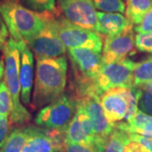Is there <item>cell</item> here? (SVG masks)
Wrapping results in <instances>:
<instances>
[{"mask_svg":"<svg viewBox=\"0 0 152 152\" xmlns=\"http://www.w3.org/2000/svg\"><path fill=\"white\" fill-rule=\"evenodd\" d=\"M64 143L91 145L100 152L105 151L109 141V139H102L95 134L89 116L78 105L75 117L64 132Z\"/></svg>","mask_w":152,"mask_h":152,"instance_id":"cell-7","label":"cell"},{"mask_svg":"<svg viewBox=\"0 0 152 152\" xmlns=\"http://www.w3.org/2000/svg\"><path fill=\"white\" fill-rule=\"evenodd\" d=\"M134 31L137 33L152 32V8L143 17L140 23L134 26Z\"/></svg>","mask_w":152,"mask_h":152,"instance_id":"cell-26","label":"cell"},{"mask_svg":"<svg viewBox=\"0 0 152 152\" xmlns=\"http://www.w3.org/2000/svg\"><path fill=\"white\" fill-rule=\"evenodd\" d=\"M95 8L106 13H124L126 4L123 0H91Z\"/></svg>","mask_w":152,"mask_h":152,"instance_id":"cell-22","label":"cell"},{"mask_svg":"<svg viewBox=\"0 0 152 152\" xmlns=\"http://www.w3.org/2000/svg\"><path fill=\"white\" fill-rule=\"evenodd\" d=\"M11 97L4 80L0 83V117L9 118L11 113Z\"/></svg>","mask_w":152,"mask_h":152,"instance_id":"cell-23","label":"cell"},{"mask_svg":"<svg viewBox=\"0 0 152 152\" xmlns=\"http://www.w3.org/2000/svg\"><path fill=\"white\" fill-rule=\"evenodd\" d=\"M152 81V56L135 63L134 70V86Z\"/></svg>","mask_w":152,"mask_h":152,"instance_id":"cell-20","label":"cell"},{"mask_svg":"<svg viewBox=\"0 0 152 152\" xmlns=\"http://www.w3.org/2000/svg\"><path fill=\"white\" fill-rule=\"evenodd\" d=\"M32 10L37 12H50L57 11L55 0H22Z\"/></svg>","mask_w":152,"mask_h":152,"instance_id":"cell-24","label":"cell"},{"mask_svg":"<svg viewBox=\"0 0 152 152\" xmlns=\"http://www.w3.org/2000/svg\"><path fill=\"white\" fill-rule=\"evenodd\" d=\"M35 126L29 125L15 128L9 134L0 152H22L28 140L31 136Z\"/></svg>","mask_w":152,"mask_h":152,"instance_id":"cell-17","label":"cell"},{"mask_svg":"<svg viewBox=\"0 0 152 152\" xmlns=\"http://www.w3.org/2000/svg\"><path fill=\"white\" fill-rule=\"evenodd\" d=\"M55 13L37 12L19 4L16 0L0 1V15L11 37L16 42L29 40L37 35Z\"/></svg>","mask_w":152,"mask_h":152,"instance_id":"cell-2","label":"cell"},{"mask_svg":"<svg viewBox=\"0 0 152 152\" xmlns=\"http://www.w3.org/2000/svg\"><path fill=\"white\" fill-rule=\"evenodd\" d=\"M135 47L140 52L152 53V32L135 35Z\"/></svg>","mask_w":152,"mask_h":152,"instance_id":"cell-25","label":"cell"},{"mask_svg":"<svg viewBox=\"0 0 152 152\" xmlns=\"http://www.w3.org/2000/svg\"><path fill=\"white\" fill-rule=\"evenodd\" d=\"M138 108L152 117V81L134 86Z\"/></svg>","mask_w":152,"mask_h":152,"instance_id":"cell-19","label":"cell"},{"mask_svg":"<svg viewBox=\"0 0 152 152\" xmlns=\"http://www.w3.org/2000/svg\"><path fill=\"white\" fill-rule=\"evenodd\" d=\"M68 63L64 56L55 58H37L31 107L41 108L53 102L64 91Z\"/></svg>","mask_w":152,"mask_h":152,"instance_id":"cell-1","label":"cell"},{"mask_svg":"<svg viewBox=\"0 0 152 152\" xmlns=\"http://www.w3.org/2000/svg\"><path fill=\"white\" fill-rule=\"evenodd\" d=\"M151 8L152 0H126V18L133 26H137Z\"/></svg>","mask_w":152,"mask_h":152,"instance_id":"cell-18","label":"cell"},{"mask_svg":"<svg viewBox=\"0 0 152 152\" xmlns=\"http://www.w3.org/2000/svg\"><path fill=\"white\" fill-rule=\"evenodd\" d=\"M67 51L75 69L78 84L91 81L97 76L103 64L101 53L85 48L68 49Z\"/></svg>","mask_w":152,"mask_h":152,"instance_id":"cell-9","label":"cell"},{"mask_svg":"<svg viewBox=\"0 0 152 152\" xmlns=\"http://www.w3.org/2000/svg\"><path fill=\"white\" fill-rule=\"evenodd\" d=\"M64 152H100L96 147L82 144L64 143Z\"/></svg>","mask_w":152,"mask_h":152,"instance_id":"cell-27","label":"cell"},{"mask_svg":"<svg viewBox=\"0 0 152 152\" xmlns=\"http://www.w3.org/2000/svg\"><path fill=\"white\" fill-rule=\"evenodd\" d=\"M10 122L9 118L0 117V150L10 134Z\"/></svg>","mask_w":152,"mask_h":152,"instance_id":"cell-29","label":"cell"},{"mask_svg":"<svg viewBox=\"0 0 152 152\" xmlns=\"http://www.w3.org/2000/svg\"><path fill=\"white\" fill-rule=\"evenodd\" d=\"M20 53V80L21 86V102L24 105H30L34 76V57L32 51L25 41L18 42Z\"/></svg>","mask_w":152,"mask_h":152,"instance_id":"cell-14","label":"cell"},{"mask_svg":"<svg viewBox=\"0 0 152 152\" xmlns=\"http://www.w3.org/2000/svg\"><path fill=\"white\" fill-rule=\"evenodd\" d=\"M64 151V133L35 127L22 152H59Z\"/></svg>","mask_w":152,"mask_h":152,"instance_id":"cell-13","label":"cell"},{"mask_svg":"<svg viewBox=\"0 0 152 152\" xmlns=\"http://www.w3.org/2000/svg\"><path fill=\"white\" fill-rule=\"evenodd\" d=\"M124 151L125 152H151L146 147L144 146L140 142L134 141L132 140L129 138V134H128V138L125 141L124 145Z\"/></svg>","mask_w":152,"mask_h":152,"instance_id":"cell-28","label":"cell"},{"mask_svg":"<svg viewBox=\"0 0 152 152\" xmlns=\"http://www.w3.org/2000/svg\"><path fill=\"white\" fill-rule=\"evenodd\" d=\"M77 111V100L68 95H62L53 102L41 109L35 118V123L41 128L64 133Z\"/></svg>","mask_w":152,"mask_h":152,"instance_id":"cell-5","label":"cell"},{"mask_svg":"<svg viewBox=\"0 0 152 152\" xmlns=\"http://www.w3.org/2000/svg\"><path fill=\"white\" fill-rule=\"evenodd\" d=\"M128 134L130 140L140 142L144 146L146 147L150 151L152 152V138H148L145 136L137 134H131V133H128Z\"/></svg>","mask_w":152,"mask_h":152,"instance_id":"cell-30","label":"cell"},{"mask_svg":"<svg viewBox=\"0 0 152 152\" xmlns=\"http://www.w3.org/2000/svg\"><path fill=\"white\" fill-rule=\"evenodd\" d=\"M0 1H5V0H0Z\"/></svg>","mask_w":152,"mask_h":152,"instance_id":"cell-33","label":"cell"},{"mask_svg":"<svg viewBox=\"0 0 152 152\" xmlns=\"http://www.w3.org/2000/svg\"><path fill=\"white\" fill-rule=\"evenodd\" d=\"M77 105L86 111L91 121L95 134L102 139H109L115 129V124L109 122L100 102V97L84 96L76 98Z\"/></svg>","mask_w":152,"mask_h":152,"instance_id":"cell-12","label":"cell"},{"mask_svg":"<svg viewBox=\"0 0 152 152\" xmlns=\"http://www.w3.org/2000/svg\"><path fill=\"white\" fill-rule=\"evenodd\" d=\"M55 14L37 35L29 40L26 44L35 53L36 58H55L64 56L67 48L58 37L53 24Z\"/></svg>","mask_w":152,"mask_h":152,"instance_id":"cell-8","label":"cell"},{"mask_svg":"<svg viewBox=\"0 0 152 152\" xmlns=\"http://www.w3.org/2000/svg\"><path fill=\"white\" fill-rule=\"evenodd\" d=\"M3 52L5 62L4 81L10 95L12 104L10 121L13 124L23 125L31 120V116L21 102V86L20 80V53L18 42L10 37Z\"/></svg>","mask_w":152,"mask_h":152,"instance_id":"cell-4","label":"cell"},{"mask_svg":"<svg viewBox=\"0 0 152 152\" xmlns=\"http://www.w3.org/2000/svg\"><path fill=\"white\" fill-rule=\"evenodd\" d=\"M134 66L135 63L129 58L102 64L94 80L78 84V96L101 97L102 94L113 89L133 88Z\"/></svg>","mask_w":152,"mask_h":152,"instance_id":"cell-3","label":"cell"},{"mask_svg":"<svg viewBox=\"0 0 152 152\" xmlns=\"http://www.w3.org/2000/svg\"><path fill=\"white\" fill-rule=\"evenodd\" d=\"M128 138V133L115 128L109 138V141L104 152H125V141Z\"/></svg>","mask_w":152,"mask_h":152,"instance_id":"cell-21","label":"cell"},{"mask_svg":"<svg viewBox=\"0 0 152 152\" xmlns=\"http://www.w3.org/2000/svg\"><path fill=\"white\" fill-rule=\"evenodd\" d=\"M5 74V62L4 60H0V83L3 81V78Z\"/></svg>","mask_w":152,"mask_h":152,"instance_id":"cell-32","label":"cell"},{"mask_svg":"<svg viewBox=\"0 0 152 152\" xmlns=\"http://www.w3.org/2000/svg\"><path fill=\"white\" fill-rule=\"evenodd\" d=\"M53 24L58 37L64 44L67 50L85 48L102 53L103 49L102 38L96 31L76 26L64 17L57 18L54 16Z\"/></svg>","mask_w":152,"mask_h":152,"instance_id":"cell-6","label":"cell"},{"mask_svg":"<svg viewBox=\"0 0 152 152\" xmlns=\"http://www.w3.org/2000/svg\"><path fill=\"white\" fill-rule=\"evenodd\" d=\"M100 102L107 118L111 124H116L125 120L129 104L118 88L102 94L100 97Z\"/></svg>","mask_w":152,"mask_h":152,"instance_id":"cell-15","label":"cell"},{"mask_svg":"<svg viewBox=\"0 0 152 152\" xmlns=\"http://www.w3.org/2000/svg\"><path fill=\"white\" fill-rule=\"evenodd\" d=\"M9 30L6 26L5 22L0 15V50H3L5 47L6 43L8 42L9 37Z\"/></svg>","mask_w":152,"mask_h":152,"instance_id":"cell-31","label":"cell"},{"mask_svg":"<svg viewBox=\"0 0 152 152\" xmlns=\"http://www.w3.org/2000/svg\"><path fill=\"white\" fill-rule=\"evenodd\" d=\"M59 152H64V151H59Z\"/></svg>","mask_w":152,"mask_h":152,"instance_id":"cell-34","label":"cell"},{"mask_svg":"<svg viewBox=\"0 0 152 152\" xmlns=\"http://www.w3.org/2000/svg\"><path fill=\"white\" fill-rule=\"evenodd\" d=\"M64 15L69 21L96 31L97 12L91 0H58Z\"/></svg>","mask_w":152,"mask_h":152,"instance_id":"cell-10","label":"cell"},{"mask_svg":"<svg viewBox=\"0 0 152 152\" xmlns=\"http://www.w3.org/2000/svg\"><path fill=\"white\" fill-rule=\"evenodd\" d=\"M97 29L100 35L113 36L124 32L133 27L130 21L120 13L97 12Z\"/></svg>","mask_w":152,"mask_h":152,"instance_id":"cell-16","label":"cell"},{"mask_svg":"<svg viewBox=\"0 0 152 152\" xmlns=\"http://www.w3.org/2000/svg\"><path fill=\"white\" fill-rule=\"evenodd\" d=\"M135 36L133 27L124 32L105 37L102 49V64H111L128 58L135 53Z\"/></svg>","mask_w":152,"mask_h":152,"instance_id":"cell-11","label":"cell"}]
</instances>
